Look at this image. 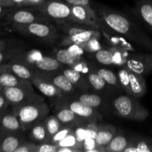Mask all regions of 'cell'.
I'll return each instance as SVG.
<instances>
[{
    "label": "cell",
    "instance_id": "obj_16",
    "mask_svg": "<svg viewBox=\"0 0 152 152\" xmlns=\"http://www.w3.org/2000/svg\"><path fill=\"white\" fill-rule=\"evenodd\" d=\"M61 72L68 78V80L73 84L76 88L86 92L89 88V83L86 77L80 72L69 66L64 65L61 69Z\"/></svg>",
    "mask_w": 152,
    "mask_h": 152
},
{
    "label": "cell",
    "instance_id": "obj_49",
    "mask_svg": "<svg viewBox=\"0 0 152 152\" xmlns=\"http://www.w3.org/2000/svg\"><path fill=\"white\" fill-rule=\"evenodd\" d=\"M13 7H25V0H10Z\"/></svg>",
    "mask_w": 152,
    "mask_h": 152
},
{
    "label": "cell",
    "instance_id": "obj_11",
    "mask_svg": "<svg viewBox=\"0 0 152 152\" xmlns=\"http://www.w3.org/2000/svg\"><path fill=\"white\" fill-rule=\"evenodd\" d=\"M31 82L33 86L38 89L39 91L41 92L43 94L49 98H54L55 100L64 99L68 96L55 85L41 77H35Z\"/></svg>",
    "mask_w": 152,
    "mask_h": 152
},
{
    "label": "cell",
    "instance_id": "obj_18",
    "mask_svg": "<svg viewBox=\"0 0 152 152\" xmlns=\"http://www.w3.org/2000/svg\"><path fill=\"white\" fill-rule=\"evenodd\" d=\"M25 132H10L8 135L4 137L0 144V151L3 152H14L15 150L25 141H26Z\"/></svg>",
    "mask_w": 152,
    "mask_h": 152
},
{
    "label": "cell",
    "instance_id": "obj_17",
    "mask_svg": "<svg viewBox=\"0 0 152 152\" xmlns=\"http://www.w3.org/2000/svg\"><path fill=\"white\" fill-rule=\"evenodd\" d=\"M130 80V95L139 98L146 93L145 80L142 74L134 72L128 68Z\"/></svg>",
    "mask_w": 152,
    "mask_h": 152
},
{
    "label": "cell",
    "instance_id": "obj_13",
    "mask_svg": "<svg viewBox=\"0 0 152 152\" xmlns=\"http://www.w3.org/2000/svg\"><path fill=\"white\" fill-rule=\"evenodd\" d=\"M56 111L55 115L60 120L62 125H68V126L76 127L78 126H83L87 123H91L76 114L74 111H72L69 108L65 106H57Z\"/></svg>",
    "mask_w": 152,
    "mask_h": 152
},
{
    "label": "cell",
    "instance_id": "obj_8",
    "mask_svg": "<svg viewBox=\"0 0 152 152\" xmlns=\"http://www.w3.org/2000/svg\"><path fill=\"white\" fill-rule=\"evenodd\" d=\"M55 104L57 106L67 107L74 111L76 114L89 122L98 123L103 118L102 115L97 111L96 108L88 106L80 102L78 99L70 101L68 100L66 98H64L62 99L55 100Z\"/></svg>",
    "mask_w": 152,
    "mask_h": 152
},
{
    "label": "cell",
    "instance_id": "obj_15",
    "mask_svg": "<svg viewBox=\"0 0 152 152\" xmlns=\"http://www.w3.org/2000/svg\"><path fill=\"white\" fill-rule=\"evenodd\" d=\"M0 69V87L2 89L6 87H15V86H32V83L29 80H25L19 78L11 71H8L3 65Z\"/></svg>",
    "mask_w": 152,
    "mask_h": 152
},
{
    "label": "cell",
    "instance_id": "obj_34",
    "mask_svg": "<svg viewBox=\"0 0 152 152\" xmlns=\"http://www.w3.org/2000/svg\"><path fill=\"white\" fill-rule=\"evenodd\" d=\"M74 128L75 127H73V126H68V125H62L61 129L50 138V140H49V142L55 144L56 142H59L60 140H61L64 137H66L67 135L72 133L74 131Z\"/></svg>",
    "mask_w": 152,
    "mask_h": 152
},
{
    "label": "cell",
    "instance_id": "obj_4",
    "mask_svg": "<svg viewBox=\"0 0 152 152\" xmlns=\"http://www.w3.org/2000/svg\"><path fill=\"white\" fill-rule=\"evenodd\" d=\"M115 111L121 117L127 120H145L149 112L141 105L137 98L132 96H120L113 101Z\"/></svg>",
    "mask_w": 152,
    "mask_h": 152
},
{
    "label": "cell",
    "instance_id": "obj_27",
    "mask_svg": "<svg viewBox=\"0 0 152 152\" xmlns=\"http://www.w3.org/2000/svg\"><path fill=\"white\" fill-rule=\"evenodd\" d=\"M130 140L122 134H116L110 142L104 146L105 152H123Z\"/></svg>",
    "mask_w": 152,
    "mask_h": 152
},
{
    "label": "cell",
    "instance_id": "obj_42",
    "mask_svg": "<svg viewBox=\"0 0 152 152\" xmlns=\"http://www.w3.org/2000/svg\"><path fill=\"white\" fill-rule=\"evenodd\" d=\"M58 147L54 143L49 142L38 143L37 145V152H57Z\"/></svg>",
    "mask_w": 152,
    "mask_h": 152
},
{
    "label": "cell",
    "instance_id": "obj_50",
    "mask_svg": "<svg viewBox=\"0 0 152 152\" xmlns=\"http://www.w3.org/2000/svg\"><path fill=\"white\" fill-rule=\"evenodd\" d=\"M149 55H150V57H151V60H152V53H151V54H149Z\"/></svg>",
    "mask_w": 152,
    "mask_h": 152
},
{
    "label": "cell",
    "instance_id": "obj_39",
    "mask_svg": "<svg viewBox=\"0 0 152 152\" xmlns=\"http://www.w3.org/2000/svg\"><path fill=\"white\" fill-rule=\"evenodd\" d=\"M23 48L18 47L15 48L8 49L7 50H0V64L2 63L7 59H12L16 54L23 51Z\"/></svg>",
    "mask_w": 152,
    "mask_h": 152
},
{
    "label": "cell",
    "instance_id": "obj_6",
    "mask_svg": "<svg viewBox=\"0 0 152 152\" xmlns=\"http://www.w3.org/2000/svg\"><path fill=\"white\" fill-rule=\"evenodd\" d=\"M41 12L55 22L72 21L71 6L61 0H46L41 5L31 7Z\"/></svg>",
    "mask_w": 152,
    "mask_h": 152
},
{
    "label": "cell",
    "instance_id": "obj_46",
    "mask_svg": "<svg viewBox=\"0 0 152 152\" xmlns=\"http://www.w3.org/2000/svg\"><path fill=\"white\" fill-rule=\"evenodd\" d=\"M70 6L90 5V0H63Z\"/></svg>",
    "mask_w": 152,
    "mask_h": 152
},
{
    "label": "cell",
    "instance_id": "obj_30",
    "mask_svg": "<svg viewBox=\"0 0 152 152\" xmlns=\"http://www.w3.org/2000/svg\"><path fill=\"white\" fill-rule=\"evenodd\" d=\"M55 145L58 148H60V147H70V148H78V149L83 150V143H81V142L77 140L74 134V131L72 133H70L69 134L67 135L63 139L60 140L59 142H56Z\"/></svg>",
    "mask_w": 152,
    "mask_h": 152
},
{
    "label": "cell",
    "instance_id": "obj_31",
    "mask_svg": "<svg viewBox=\"0 0 152 152\" xmlns=\"http://www.w3.org/2000/svg\"><path fill=\"white\" fill-rule=\"evenodd\" d=\"M85 77L89 82V86H92L96 91L102 90L107 85V83L97 74L95 70L94 69L89 71Z\"/></svg>",
    "mask_w": 152,
    "mask_h": 152
},
{
    "label": "cell",
    "instance_id": "obj_51",
    "mask_svg": "<svg viewBox=\"0 0 152 152\" xmlns=\"http://www.w3.org/2000/svg\"><path fill=\"white\" fill-rule=\"evenodd\" d=\"M0 90H1V87H0Z\"/></svg>",
    "mask_w": 152,
    "mask_h": 152
},
{
    "label": "cell",
    "instance_id": "obj_9",
    "mask_svg": "<svg viewBox=\"0 0 152 152\" xmlns=\"http://www.w3.org/2000/svg\"><path fill=\"white\" fill-rule=\"evenodd\" d=\"M71 12L72 22L100 28L99 17L90 5L71 6Z\"/></svg>",
    "mask_w": 152,
    "mask_h": 152
},
{
    "label": "cell",
    "instance_id": "obj_47",
    "mask_svg": "<svg viewBox=\"0 0 152 152\" xmlns=\"http://www.w3.org/2000/svg\"><path fill=\"white\" fill-rule=\"evenodd\" d=\"M8 105V101L7 100V99L5 98L4 95L3 94V93L0 94V111L5 109Z\"/></svg>",
    "mask_w": 152,
    "mask_h": 152
},
{
    "label": "cell",
    "instance_id": "obj_24",
    "mask_svg": "<svg viewBox=\"0 0 152 152\" xmlns=\"http://www.w3.org/2000/svg\"><path fill=\"white\" fill-rule=\"evenodd\" d=\"M58 28H59L66 36H72L75 34H79L80 32L86 31V30L95 28L94 27L89 25H83V24L77 23L74 22H56ZM98 29V28H96Z\"/></svg>",
    "mask_w": 152,
    "mask_h": 152
},
{
    "label": "cell",
    "instance_id": "obj_23",
    "mask_svg": "<svg viewBox=\"0 0 152 152\" xmlns=\"http://www.w3.org/2000/svg\"><path fill=\"white\" fill-rule=\"evenodd\" d=\"M116 134V129L111 125L99 126L98 134L95 137V141L98 146L104 147L110 142Z\"/></svg>",
    "mask_w": 152,
    "mask_h": 152
},
{
    "label": "cell",
    "instance_id": "obj_32",
    "mask_svg": "<svg viewBox=\"0 0 152 152\" xmlns=\"http://www.w3.org/2000/svg\"><path fill=\"white\" fill-rule=\"evenodd\" d=\"M80 102L92 108H98L102 103V99L100 96L96 94H82L77 98Z\"/></svg>",
    "mask_w": 152,
    "mask_h": 152
},
{
    "label": "cell",
    "instance_id": "obj_3",
    "mask_svg": "<svg viewBox=\"0 0 152 152\" xmlns=\"http://www.w3.org/2000/svg\"><path fill=\"white\" fill-rule=\"evenodd\" d=\"M13 111L19 119L22 131L28 132L34 125L41 122L48 116L50 109L47 103L43 101L23 105Z\"/></svg>",
    "mask_w": 152,
    "mask_h": 152
},
{
    "label": "cell",
    "instance_id": "obj_21",
    "mask_svg": "<svg viewBox=\"0 0 152 152\" xmlns=\"http://www.w3.org/2000/svg\"><path fill=\"white\" fill-rule=\"evenodd\" d=\"M136 10L140 19L152 31V0H138Z\"/></svg>",
    "mask_w": 152,
    "mask_h": 152
},
{
    "label": "cell",
    "instance_id": "obj_40",
    "mask_svg": "<svg viewBox=\"0 0 152 152\" xmlns=\"http://www.w3.org/2000/svg\"><path fill=\"white\" fill-rule=\"evenodd\" d=\"M71 68H74L75 70H76V71L80 72V74H82L84 76H86L89 71L93 70L91 68H89V65H88V62H86L83 58L81 59H80V60L77 61V62H76L74 65H72Z\"/></svg>",
    "mask_w": 152,
    "mask_h": 152
},
{
    "label": "cell",
    "instance_id": "obj_22",
    "mask_svg": "<svg viewBox=\"0 0 152 152\" xmlns=\"http://www.w3.org/2000/svg\"><path fill=\"white\" fill-rule=\"evenodd\" d=\"M28 138L29 141L35 143H42V142H49V137L46 130L43 120L34 125L29 131H28Z\"/></svg>",
    "mask_w": 152,
    "mask_h": 152
},
{
    "label": "cell",
    "instance_id": "obj_19",
    "mask_svg": "<svg viewBox=\"0 0 152 152\" xmlns=\"http://www.w3.org/2000/svg\"><path fill=\"white\" fill-rule=\"evenodd\" d=\"M63 66L64 65L58 62L55 57L44 55L41 59L36 62L33 69L43 72H53L61 71Z\"/></svg>",
    "mask_w": 152,
    "mask_h": 152
},
{
    "label": "cell",
    "instance_id": "obj_43",
    "mask_svg": "<svg viewBox=\"0 0 152 152\" xmlns=\"http://www.w3.org/2000/svg\"><path fill=\"white\" fill-rule=\"evenodd\" d=\"M98 129H99V125H98V123L95 122H91V123H87L86 125V130L87 133V137L95 139L98 134Z\"/></svg>",
    "mask_w": 152,
    "mask_h": 152
},
{
    "label": "cell",
    "instance_id": "obj_14",
    "mask_svg": "<svg viewBox=\"0 0 152 152\" xmlns=\"http://www.w3.org/2000/svg\"><path fill=\"white\" fill-rule=\"evenodd\" d=\"M101 37V32L96 28L86 30V31L80 32L79 34H75L72 36H66L61 42H60L61 46H69L71 45L76 44L80 45L86 42L89 41L92 38L100 39Z\"/></svg>",
    "mask_w": 152,
    "mask_h": 152
},
{
    "label": "cell",
    "instance_id": "obj_20",
    "mask_svg": "<svg viewBox=\"0 0 152 152\" xmlns=\"http://www.w3.org/2000/svg\"><path fill=\"white\" fill-rule=\"evenodd\" d=\"M4 67L8 71L19 77V78L25 80L31 81L33 79L37 77V71L35 70L27 67L26 65L15 62H10L9 64L4 65Z\"/></svg>",
    "mask_w": 152,
    "mask_h": 152
},
{
    "label": "cell",
    "instance_id": "obj_41",
    "mask_svg": "<svg viewBox=\"0 0 152 152\" xmlns=\"http://www.w3.org/2000/svg\"><path fill=\"white\" fill-rule=\"evenodd\" d=\"M37 143L31 141H25L22 142L14 152H37Z\"/></svg>",
    "mask_w": 152,
    "mask_h": 152
},
{
    "label": "cell",
    "instance_id": "obj_36",
    "mask_svg": "<svg viewBox=\"0 0 152 152\" xmlns=\"http://www.w3.org/2000/svg\"><path fill=\"white\" fill-rule=\"evenodd\" d=\"M83 150L84 152H105L104 147L98 146L95 139L89 137H86L83 141Z\"/></svg>",
    "mask_w": 152,
    "mask_h": 152
},
{
    "label": "cell",
    "instance_id": "obj_29",
    "mask_svg": "<svg viewBox=\"0 0 152 152\" xmlns=\"http://www.w3.org/2000/svg\"><path fill=\"white\" fill-rule=\"evenodd\" d=\"M43 123L46 126V130H47L48 134H49V140L62 126L61 123L55 115L46 116L43 119Z\"/></svg>",
    "mask_w": 152,
    "mask_h": 152
},
{
    "label": "cell",
    "instance_id": "obj_25",
    "mask_svg": "<svg viewBox=\"0 0 152 152\" xmlns=\"http://www.w3.org/2000/svg\"><path fill=\"white\" fill-rule=\"evenodd\" d=\"M1 124L3 129L9 132H22V131L19 119L13 113H13L6 114L2 116L1 118Z\"/></svg>",
    "mask_w": 152,
    "mask_h": 152
},
{
    "label": "cell",
    "instance_id": "obj_48",
    "mask_svg": "<svg viewBox=\"0 0 152 152\" xmlns=\"http://www.w3.org/2000/svg\"><path fill=\"white\" fill-rule=\"evenodd\" d=\"M82 149L70 148V147H60L57 149V152H83Z\"/></svg>",
    "mask_w": 152,
    "mask_h": 152
},
{
    "label": "cell",
    "instance_id": "obj_28",
    "mask_svg": "<svg viewBox=\"0 0 152 152\" xmlns=\"http://www.w3.org/2000/svg\"><path fill=\"white\" fill-rule=\"evenodd\" d=\"M95 71L107 83V84L117 88L121 87L118 76L111 70L107 68H98L95 70Z\"/></svg>",
    "mask_w": 152,
    "mask_h": 152
},
{
    "label": "cell",
    "instance_id": "obj_7",
    "mask_svg": "<svg viewBox=\"0 0 152 152\" xmlns=\"http://www.w3.org/2000/svg\"><path fill=\"white\" fill-rule=\"evenodd\" d=\"M7 20L11 24L25 25L33 22H51L52 19L38 10L31 7L13 9L7 15Z\"/></svg>",
    "mask_w": 152,
    "mask_h": 152
},
{
    "label": "cell",
    "instance_id": "obj_44",
    "mask_svg": "<svg viewBox=\"0 0 152 152\" xmlns=\"http://www.w3.org/2000/svg\"><path fill=\"white\" fill-rule=\"evenodd\" d=\"M86 125L78 126L74 128V134L76 138L80 142L83 143V141L87 137V133L86 130Z\"/></svg>",
    "mask_w": 152,
    "mask_h": 152
},
{
    "label": "cell",
    "instance_id": "obj_1",
    "mask_svg": "<svg viewBox=\"0 0 152 152\" xmlns=\"http://www.w3.org/2000/svg\"><path fill=\"white\" fill-rule=\"evenodd\" d=\"M100 20L109 28L140 46L152 50V40L128 16L107 7L98 10Z\"/></svg>",
    "mask_w": 152,
    "mask_h": 152
},
{
    "label": "cell",
    "instance_id": "obj_5",
    "mask_svg": "<svg viewBox=\"0 0 152 152\" xmlns=\"http://www.w3.org/2000/svg\"><path fill=\"white\" fill-rule=\"evenodd\" d=\"M1 90L8 101L9 105H11L13 107V110L28 104L45 101L43 96L36 93L33 86L6 87L3 88Z\"/></svg>",
    "mask_w": 152,
    "mask_h": 152
},
{
    "label": "cell",
    "instance_id": "obj_12",
    "mask_svg": "<svg viewBox=\"0 0 152 152\" xmlns=\"http://www.w3.org/2000/svg\"><path fill=\"white\" fill-rule=\"evenodd\" d=\"M125 66L134 72L143 75L152 71V60L149 54L132 56L127 59Z\"/></svg>",
    "mask_w": 152,
    "mask_h": 152
},
{
    "label": "cell",
    "instance_id": "obj_2",
    "mask_svg": "<svg viewBox=\"0 0 152 152\" xmlns=\"http://www.w3.org/2000/svg\"><path fill=\"white\" fill-rule=\"evenodd\" d=\"M12 27L22 35L31 37L47 45L55 43L59 37L56 26L51 22H33L25 25L12 24Z\"/></svg>",
    "mask_w": 152,
    "mask_h": 152
},
{
    "label": "cell",
    "instance_id": "obj_35",
    "mask_svg": "<svg viewBox=\"0 0 152 152\" xmlns=\"http://www.w3.org/2000/svg\"><path fill=\"white\" fill-rule=\"evenodd\" d=\"M137 152H152V140L138 137L134 139Z\"/></svg>",
    "mask_w": 152,
    "mask_h": 152
},
{
    "label": "cell",
    "instance_id": "obj_38",
    "mask_svg": "<svg viewBox=\"0 0 152 152\" xmlns=\"http://www.w3.org/2000/svg\"><path fill=\"white\" fill-rule=\"evenodd\" d=\"M80 46L83 48V50L86 52L89 53H95L98 50L102 49V46L99 42V39L92 38L89 39V41L86 42L84 43L80 44Z\"/></svg>",
    "mask_w": 152,
    "mask_h": 152
},
{
    "label": "cell",
    "instance_id": "obj_33",
    "mask_svg": "<svg viewBox=\"0 0 152 152\" xmlns=\"http://www.w3.org/2000/svg\"><path fill=\"white\" fill-rule=\"evenodd\" d=\"M95 58L99 63L102 64V65H113V52L111 50L101 49L95 52Z\"/></svg>",
    "mask_w": 152,
    "mask_h": 152
},
{
    "label": "cell",
    "instance_id": "obj_26",
    "mask_svg": "<svg viewBox=\"0 0 152 152\" xmlns=\"http://www.w3.org/2000/svg\"><path fill=\"white\" fill-rule=\"evenodd\" d=\"M55 58L62 65L71 67L76 62L81 59L83 57L75 54L72 52L70 51L68 48H64L61 49L56 52Z\"/></svg>",
    "mask_w": 152,
    "mask_h": 152
},
{
    "label": "cell",
    "instance_id": "obj_10",
    "mask_svg": "<svg viewBox=\"0 0 152 152\" xmlns=\"http://www.w3.org/2000/svg\"><path fill=\"white\" fill-rule=\"evenodd\" d=\"M37 77H41L49 81L67 95L75 93L76 88L61 72V71H53V72L37 71Z\"/></svg>",
    "mask_w": 152,
    "mask_h": 152
},
{
    "label": "cell",
    "instance_id": "obj_37",
    "mask_svg": "<svg viewBox=\"0 0 152 152\" xmlns=\"http://www.w3.org/2000/svg\"><path fill=\"white\" fill-rule=\"evenodd\" d=\"M111 50L113 52V65H118V66H125L127 59H128V58L124 54L125 50L114 47L111 49Z\"/></svg>",
    "mask_w": 152,
    "mask_h": 152
},
{
    "label": "cell",
    "instance_id": "obj_45",
    "mask_svg": "<svg viewBox=\"0 0 152 152\" xmlns=\"http://www.w3.org/2000/svg\"><path fill=\"white\" fill-rule=\"evenodd\" d=\"M67 48H68L70 51L72 52L73 53H75V54L80 56H83V53L85 52V50H83V48L80 46V45H76V44L71 45L68 46Z\"/></svg>",
    "mask_w": 152,
    "mask_h": 152
}]
</instances>
